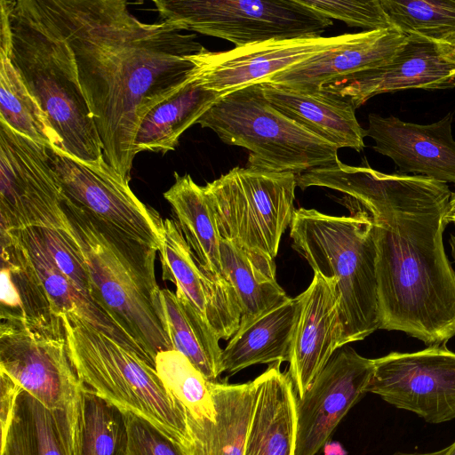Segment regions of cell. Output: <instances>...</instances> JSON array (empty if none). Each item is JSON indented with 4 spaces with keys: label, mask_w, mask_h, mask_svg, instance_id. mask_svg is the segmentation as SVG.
I'll list each match as a JSON object with an SVG mask.
<instances>
[{
    "label": "cell",
    "mask_w": 455,
    "mask_h": 455,
    "mask_svg": "<svg viewBox=\"0 0 455 455\" xmlns=\"http://www.w3.org/2000/svg\"><path fill=\"white\" fill-rule=\"evenodd\" d=\"M22 388L7 374L0 371V422L2 436L11 424L16 399Z\"/></svg>",
    "instance_id": "f35d334b"
},
{
    "label": "cell",
    "mask_w": 455,
    "mask_h": 455,
    "mask_svg": "<svg viewBox=\"0 0 455 455\" xmlns=\"http://www.w3.org/2000/svg\"><path fill=\"white\" fill-rule=\"evenodd\" d=\"M268 102L279 112L338 148L362 151L365 130L347 100L321 90H299L260 83Z\"/></svg>",
    "instance_id": "7402d4cb"
},
{
    "label": "cell",
    "mask_w": 455,
    "mask_h": 455,
    "mask_svg": "<svg viewBox=\"0 0 455 455\" xmlns=\"http://www.w3.org/2000/svg\"><path fill=\"white\" fill-rule=\"evenodd\" d=\"M129 455H184L180 447L152 423L125 411Z\"/></svg>",
    "instance_id": "74e56055"
},
{
    "label": "cell",
    "mask_w": 455,
    "mask_h": 455,
    "mask_svg": "<svg viewBox=\"0 0 455 455\" xmlns=\"http://www.w3.org/2000/svg\"><path fill=\"white\" fill-rule=\"evenodd\" d=\"M445 220L447 224L453 223L455 224V193H451L447 213L445 216Z\"/></svg>",
    "instance_id": "b9f144b4"
},
{
    "label": "cell",
    "mask_w": 455,
    "mask_h": 455,
    "mask_svg": "<svg viewBox=\"0 0 455 455\" xmlns=\"http://www.w3.org/2000/svg\"><path fill=\"white\" fill-rule=\"evenodd\" d=\"M367 393L431 424L455 419V353L443 346L373 359Z\"/></svg>",
    "instance_id": "4fadbf2b"
},
{
    "label": "cell",
    "mask_w": 455,
    "mask_h": 455,
    "mask_svg": "<svg viewBox=\"0 0 455 455\" xmlns=\"http://www.w3.org/2000/svg\"><path fill=\"white\" fill-rule=\"evenodd\" d=\"M449 243L451 246V253L452 259H454V262H455V235H450Z\"/></svg>",
    "instance_id": "ee69618b"
},
{
    "label": "cell",
    "mask_w": 455,
    "mask_h": 455,
    "mask_svg": "<svg viewBox=\"0 0 455 455\" xmlns=\"http://www.w3.org/2000/svg\"><path fill=\"white\" fill-rule=\"evenodd\" d=\"M309 183L347 195L371 220L379 329L446 345L455 336V270L443 241L448 185L340 161L312 171Z\"/></svg>",
    "instance_id": "6da1fadb"
},
{
    "label": "cell",
    "mask_w": 455,
    "mask_h": 455,
    "mask_svg": "<svg viewBox=\"0 0 455 455\" xmlns=\"http://www.w3.org/2000/svg\"><path fill=\"white\" fill-rule=\"evenodd\" d=\"M281 363L253 379L254 403L243 455H294L297 394Z\"/></svg>",
    "instance_id": "44dd1931"
},
{
    "label": "cell",
    "mask_w": 455,
    "mask_h": 455,
    "mask_svg": "<svg viewBox=\"0 0 455 455\" xmlns=\"http://www.w3.org/2000/svg\"><path fill=\"white\" fill-rule=\"evenodd\" d=\"M173 185L164 193L171 204L187 243L198 265L208 274L220 276V235L204 187L189 174L174 172Z\"/></svg>",
    "instance_id": "f546056e"
},
{
    "label": "cell",
    "mask_w": 455,
    "mask_h": 455,
    "mask_svg": "<svg viewBox=\"0 0 455 455\" xmlns=\"http://www.w3.org/2000/svg\"><path fill=\"white\" fill-rule=\"evenodd\" d=\"M443 44L446 57L453 63H455V37L441 43Z\"/></svg>",
    "instance_id": "60d3db41"
},
{
    "label": "cell",
    "mask_w": 455,
    "mask_h": 455,
    "mask_svg": "<svg viewBox=\"0 0 455 455\" xmlns=\"http://www.w3.org/2000/svg\"><path fill=\"white\" fill-rule=\"evenodd\" d=\"M445 455H455V441L448 446V451Z\"/></svg>",
    "instance_id": "f6af8a7d"
},
{
    "label": "cell",
    "mask_w": 455,
    "mask_h": 455,
    "mask_svg": "<svg viewBox=\"0 0 455 455\" xmlns=\"http://www.w3.org/2000/svg\"><path fill=\"white\" fill-rule=\"evenodd\" d=\"M155 307L172 344L210 381H217L222 369L220 339L181 295L160 289Z\"/></svg>",
    "instance_id": "4316f807"
},
{
    "label": "cell",
    "mask_w": 455,
    "mask_h": 455,
    "mask_svg": "<svg viewBox=\"0 0 455 455\" xmlns=\"http://www.w3.org/2000/svg\"><path fill=\"white\" fill-rule=\"evenodd\" d=\"M62 318L68 354L81 380L123 411L152 423L186 455L190 438L185 411L156 368L98 330Z\"/></svg>",
    "instance_id": "8992f818"
},
{
    "label": "cell",
    "mask_w": 455,
    "mask_h": 455,
    "mask_svg": "<svg viewBox=\"0 0 455 455\" xmlns=\"http://www.w3.org/2000/svg\"><path fill=\"white\" fill-rule=\"evenodd\" d=\"M365 130L375 141L372 148L391 158L401 172H412L455 185L453 115L430 124H418L390 116L370 114Z\"/></svg>",
    "instance_id": "d6986e66"
},
{
    "label": "cell",
    "mask_w": 455,
    "mask_h": 455,
    "mask_svg": "<svg viewBox=\"0 0 455 455\" xmlns=\"http://www.w3.org/2000/svg\"><path fill=\"white\" fill-rule=\"evenodd\" d=\"M158 252L163 279L174 283L175 293L189 302L220 339L231 338L241 321L236 295L223 275H212L198 265L173 220H164Z\"/></svg>",
    "instance_id": "e0dca14e"
},
{
    "label": "cell",
    "mask_w": 455,
    "mask_h": 455,
    "mask_svg": "<svg viewBox=\"0 0 455 455\" xmlns=\"http://www.w3.org/2000/svg\"><path fill=\"white\" fill-rule=\"evenodd\" d=\"M299 310V296H287L259 315L240 322L223 349V372L232 375L254 364L289 362Z\"/></svg>",
    "instance_id": "cb8c5ba5"
},
{
    "label": "cell",
    "mask_w": 455,
    "mask_h": 455,
    "mask_svg": "<svg viewBox=\"0 0 455 455\" xmlns=\"http://www.w3.org/2000/svg\"><path fill=\"white\" fill-rule=\"evenodd\" d=\"M1 321L61 327L64 321L13 238L0 233Z\"/></svg>",
    "instance_id": "d4e9b609"
},
{
    "label": "cell",
    "mask_w": 455,
    "mask_h": 455,
    "mask_svg": "<svg viewBox=\"0 0 455 455\" xmlns=\"http://www.w3.org/2000/svg\"><path fill=\"white\" fill-rule=\"evenodd\" d=\"M359 34L268 40L224 52H211L204 47L187 57L194 64L189 78L224 95L264 82L294 65L355 39Z\"/></svg>",
    "instance_id": "5bb4252c"
},
{
    "label": "cell",
    "mask_w": 455,
    "mask_h": 455,
    "mask_svg": "<svg viewBox=\"0 0 455 455\" xmlns=\"http://www.w3.org/2000/svg\"><path fill=\"white\" fill-rule=\"evenodd\" d=\"M290 228L294 249L314 273L337 283L344 345L379 329L376 248L369 214L358 205L348 216L299 208Z\"/></svg>",
    "instance_id": "5b68a950"
},
{
    "label": "cell",
    "mask_w": 455,
    "mask_h": 455,
    "mask_svg": "<svg viewBox=\"0 0 455 455\" xmlns=\"http://www.w3.org/2000/svg\"><path fill=\"white\" fill-rule=\"evenodd\" d=\"M221 274L232 286L241 310V321H248L287 297L275 278V259L235 246L221 238Z\"/></svg>",
    "instance_id": "4dcf8cb0"
},
{
    "label": "cell",
    "mask_w": 455,
    "mask_h": 455,
    "mask_svg": "<svg viewBox=\"0 0 455 455\" xmlns=\"http://www.w3.org/2000/svg\"><path fill=\"white\" fill-rule=\"evenodd\" d=\"M407 36L395 28L360 32L355 39L280 72L264 82L299 90H320L331 81L389 61Z\"/></svg>",
    "instance_id": "ffe728a7"
},
{
    "label": "cell",
    "mask_w": 455,
    "mask_h": 455,
    "mask_svg": "<svg viewBox=\"0 0 455 455\" xmlns=\"http://www.w3.org/2000/svg\"><path fill=\"white\" fill-rule=\"evenodd\" d=\"M373 359L345 345L339 347L297 399L294 455H316L348 411L367 393Z\"/></svg>",
    "instance_id": "9a60e30c"
},
{
    "label": "cell",
    "mask_w": 455,
    "mask_h": 455,
    "mask_svg": "<svg viewBox=\"0 0 455 455\" xmlns=\"http://www.w3.org/2000/svg\"><path fill=\"white\" fill-rule=\"evenodd\" d=\"M10 60L68 156L94 163L103 146L83 92L75 53L47 0H7Z\"/></svg>",
    "instance_id": "3957f363"
},
{
    "label": "cell",
    "mask_w": 455,
    "mask_h": 455,
    "mask_svg": "<svg viewBox=\"0 0 455 455\" xmlns=\"http://www.w3.org/2000/svg\"><path fill=\"white\" fill-rule=\"evenodd\" d=\"M211 390L216 412V455H243L254 403L253 380L212 381Z\"/></svg>",
    "instance_id": "d6a6232c"
},
{
    "label": "cell",
    "mask_w": 455,
    "mask_h": 455,
    "mask_svg": "<svg viewBox=\"0 0 455 455\" xmlns=\"http://www.w3.org/2000/svg\"><path fill=\"white\" fill-rule=\"evenodd\" d=\"M76 57L107 163L130 180L140 124L183 84L204 46L164 21L146 23L122 0H47Z\"/></svg>",
    "instance_id": "7a4b0ae2"
},
{
    "label": "cell",
    "mask_w": 455,
    "mask_h": 455,
    "mask_svg": "<svg viewBox=\"0 0 455 455\" xmlns=\"http://www.w3.org/2000/svg\"><path fill=\"white\" fill-rule=\"evenodd\" d=\"M63 208L67 230L87 271L91 298L155 363L159 352L172 349L155 307L158 251L98 220L67 195Z\"/></svg>",
    "instance_id": "277c9868"
},
{
    "label": "cell",
    "mask_w": 455,
    "mask_h": 455,
    "mask_svg": "<svg viewBox=\"0 0 455 455\" xmlns=\"http://www.w3.org/2000/svg\"><path fill=\"white\" fill-rule=\"evenodd\" d=\"M0 122L47 148L60 147L47 116L5 56H0Z\"/></svg>",
    "instance_id": "1f68e13d"
},
{
    "label": "cell",
    "mask_w": 455,
    "mask_h": 455,
    "mask_svg": "<svg viewBox=\"0 0 455 455\" xmlns=\"http://www.w3.org/2000/svg\"><path fill=\"white\" fill-rule=\"evenodd\" d=\"M414 88H455V63L446 57L443 44L419 35H408L387 63L340 77L320 90L347 100L356 108L375 95Z\"/></svg>",
    "instance_id": "2e32d148"
},
{
    "label": "cell",
    "mask_w": 455,
    "mask_h": 455,
    "mask_svg": "<svg viewBox=\"0 0 455 455\" xmlns=\"http://www.w3.org/2000/svg\"><path fill=\"white\" fill-rule=\"evenodd\" d=\"M163 21L235 47L322 36L333 23L299 0H155Z\"/></svg>",
    "instance_id": "9c48e42d"
},
{
    "label": "cell",
    "mask_w": 455,
    "mask_h": 455,
    "mask_svg": "<svg viewBox=\"0 0 455 455\" xmlns=\"http://www.w3.org/2000/svg\"><path fill=\"white\" fill-rule=\"evenodd\" d=\"M68 412L71 455H129L124 411L84 384Z\"/></svg>",
    "instance_id": "f1b7e54d"
},
{
    "label": "cell",
    "mask_w": 455,
    "mask_h": 455,
    "mask_svg": "<svg viewBox=\"0 0 455 455\" xmlns=\"http://www.w3.org/2000/svg\"><path fill=\"white\" fill-rule=\"evenodd\" d=\"M296 174L253 166L235 167L204 190L220 237L275 259L295 212Z\"/></svg>",
    "instance_id": "ba28073f"
},
{
    "label": "cell",
    "mask_w": 455,
    "mask_h": 455,
    "mask_svg": "<svg viewBox=\"0 0 455 455\" xmlns=\"http://www.w3.org/2000/svg\"><path fill=\"white\" fill-rule=\"evenodd\" d=\"M222 96L189 77L169 98L151 108L141 120L134 139L135 154H166L175 149L181 134Z\"/></svg>",
    "instance_id": "83f0119b"
},
{
    "label": "cell",
    "mask_w": 455,
    "mask_h": 455,
    "mask_svg": "<svg viewBox=\"0 0 455 455\" xmlns=\"http://www.w3.org/2000/svg\"><path fill=\"white\" fill-rule=\"evenodd\" d=\"M392 27L443 43L455 37V0H380Z\"/></svg>",
    "instance_id": "836d02e7"
},
{
    "label": "cell",
    "mask_w": 455,
    "mask_h": 455,
    "mask_svg": "<svg viewBox=\"0 0 455 455\" xmlns=\"http://www.w3.org/2000/svg\"><path fill=\"white\" fill-rule=\"evenodd\" d=\"M70 433L68 410L48 408L21 389L0 455H71Z\"/></svg>",
    "instance_id": "484cf974"
},
{
    "label": "cell",
    "mask_w": 455,
    "mask_h": 455,
    "mask_svg": "<svg viewBox=\"0 0 455 455\" xmlns=\"http://www.w3.org/2000/svg\"><path fill=\"white\" fill-rule=\"evenodd\" d=\"M65 197L48 148L0 122V231L64 229Z\"/></svg>",
    "instance_id": "30bf717a"
},
{
    "label": "cell",
    "mask_w": 455,
    "mask_h": 455,
    "mask_svg": "<svg viewBox=\"0 0 455 455\" xmlns=\"http://www.w3.org/2000/svg\"><path fill=\"white\" fill-rule=\"evenodd\" d=\"M65 194L98 220L159 251L164 220L132 191L129 181L104 157L84 163L58 147L48 148Z\"/></svg>",
    "instance_id": "7c38bea8"
},
{
    "label": "cell",
    "mask_w": 455,
    "mask_h": 455,
    "mask_svg": "<svg viewBox=\"0 0 455 455\" xmlns=\"http://www.w3.org/2000/svg\"><path fill=\"white\" fill-rule=\"evenodd\" d=\"M9 234L20 246L43 284L51 301L61 315L82 322L110 337L135 353L148 364L154 362L143 348L124 331L94 301L84 294L52 261L34 228L0 231Z\"/></svg>",
    "instance_id": "603a6c76"
},
{
    "label": "cell",
    "mask_w": 455,
    "mask_h": 455,
    "mask_svg": "<svg viewBox=\"0 0 455 455\" xmlns=\"http://www.w3.org/2000/svg\"><path fill=\"white\" fill-rule=\"evenodd\" d=\"M0 371L51 409L69 410L84 384L70 359L64 325L1 321Z\"/></svg>",
    "instance_id": "8fae6325"
},
{
    "label": "cell",
    "mask_w": 455,
    "mask_h": 455,
    "mask_svg": "<svg viewBox=\"0 0 455 455\" xmlns=\"http://www.w3.org/2000/svg\"><path fill=\"white\" fill-rule=\"evenodd\" d=\"M52 261L84 294L90 297V281L78 248L65 228H34Z\"/></svg>",
    "instance_id": "8d00e7d4"
},
{
    "label": "cell",
    "mask_w": 455,
    "mask_h": 455,
    "mask_svg": "<svg viewBox=\"0 0 455 455\" xmlns=\"http://www.w3.org/2000/svg\"><path fill=\"white\" fill-rule=\"evenodd\" d=\"M196 124L248 149L247 166L298 175L339 161L338 148L276 110L260 83L222 95Z\"/></svg>",
    "instance_id": "52a82bcc"
},
{
    "label": "cell",
    "mask_w": 455,
    "mask_h": 455,
    "mask_svg": "<svg viewBox=\"0 0 455 455\" xmlns=\"http://www.w3.org/2000/svg\"><path fill=\"white\" fill-rule=\"evenodd\" d=\"M325 455H346L347 452L339 443L328 442L323 446Z\"/></svg>",
    "instance_id": "ab89813d"
},
{
    "label": "cell",
    "mask_w": 455,
    "mask_h": 455,
    "mask_svg": "<svg viewBox=\"0 0 455 455\" xmlns=\"http://www.w3.org/2000/svg\"><path fill=\"white\" fill-rule=\"evenodd\" d=\"M299 298L300 310L291 343L288 374L300 398L333 353L345 345L340 298L335 279L314 273L311 283Z\"/></svg>",
    "instance_id": "ac0fdd59"
},
{
    "label": "cell",
    "mask_w": 455,
    "mask_h": 455,
    "mask_svg": "<svg viewBox=\"0 0 455 455\" xmlns=\"http://www.w3.org/2000/svg\"><path fill=\"white\" fill-rule=\"evenodd\" d=\"M156 370L164 384L184 410L194 413L214 411L211 382L181 353L174 349L159 352Z\"/></svg>",
    "instance_id": "e575fe53"
},
{
    "label": "cell",
    "mask_w": 455,
    "mask_h": 455,
    "mask_svg": "<svg viewBox=\"0 0 455 455\" xmlns=\"http://www.w3.org/2000/svg\"><path fill=\"white\" fill-rule=\"evenodd\" d=\"M323 16L367 31L394 28L380 0H299Z\"/></svg>",
    "instance_id": "d590c367"
},
{
    "label": "cell",
    "mask_w": 455,
    "mask_h": 455,
    "mask_svg": "<svg viewBox=\"0 0 455 455\" xmlns=\"http://www.w3.org/2000/svg\"><path fill=\"white\" fill-rule=\"evenodd\" d=\"M448 451V447H445L442 450H438V451H431V452H423V453H419V452H413V453H407V452H401V451H398V452H395L392 455H445L446 452Z\"/></svg>",
    "instance_id": "7bdbcfd3"
}]
</instances>
